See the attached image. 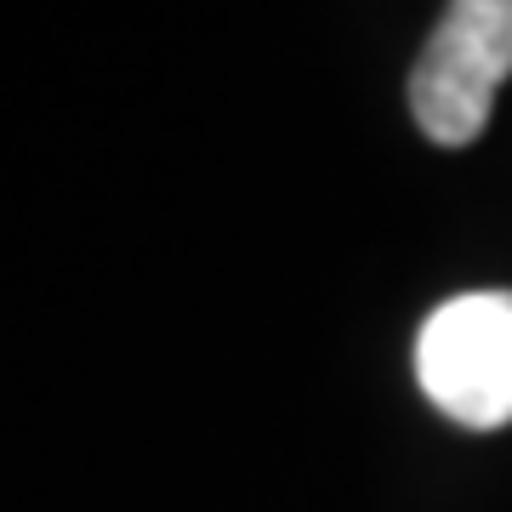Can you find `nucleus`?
Instances as JSON below:
<instances>
[{
	"instance_id": "nucleus-1",
	"label": "nucleus",
	"mask_w": 512,
	"mask_h": 512,
	"mask_svg": "<svg viewBox=\"0 0 512 512\" xmlns=\"http://www.w3.org/2000/svg\"><path fill=\"white\" fill-rule=\"evenodd\" d=\"M512 80V0H450L410 74V114L439 148H467Z\"/></svg>"
},
{
	"instance_id": "nucleus-2",
	"label": "nucleus",
	"mask_w": 512,
	"mask_h": 512,
	"mask_svg": "<svg viewBox=\"0 0 512 512\" xmlns=\"http://www.w3.org/2000/svg\"><path fill=\"white\" fill-rule=\"evenodd\" d=\"M416 382L461 427L512 421V291H467L416 336Z\"/></svg>"
}]
</instances>
